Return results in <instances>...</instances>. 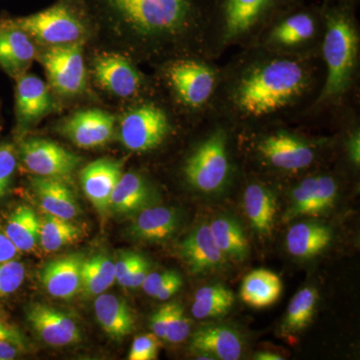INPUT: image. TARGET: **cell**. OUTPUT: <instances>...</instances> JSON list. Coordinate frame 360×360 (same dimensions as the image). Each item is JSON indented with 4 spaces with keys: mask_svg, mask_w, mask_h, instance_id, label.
Returning <instances> with one entry per match:
<instances>
[{
    "mask_svg": "<svg viewBox=\"0 0 360 360\" xmlns=\"http://www.w3.org/2000/svg\"><path fill=\"white\" fill-rule=\"evenodd\" d=\"M323 82L321 58H300L250 46L221 65L214 111L236 129L296 124Z\"/></svg>",
    "mask_w": 360,
    "mask_h": 360,
    "instance_id": "cell-1",
    "label": "cell"
},
{
    "mask_svg": "<svg viewBox=\"0 0 360 360\" xmlns=\"http://www.w3.org/2000/svg\"><path fill=\"white\" fill-rule=\"evenodd\" d=\"M210 1L84 0L94 26L110 32L122 53L151 65L174 56L203 54Z\"/></svg>",
    "mask_w": 360,
    "mask_h": 360,
    "instance_id": "cell-2",
    "label": "cell"
},
{
    "mask_svg": "<svg viewBox=\"0 0 360 360\" xmlns=\"http://www.w3.org/2000/svg\"><path fill=\"white\" fill-rule=\"evenodd\" d=\"M321 6L326 25L321 51L323 82L297 123L335 127L360 110V25L357 6L324 1Z\"/></svg>",
    "mask_w": 360,
    "mask_h": 360,
    "instance_id": "cell-3",
    "label": "cell"
},
{
    "mask_svg": "<svg viewBox=\"0 0 360 360\" xmlns=\"http://www.w3.org/2000/svg\"><path fill=\"white\" fill-rule=\"evenodd\" d=\"M191 136L179 172L189 188L206 194L227 188L238 172L234 149L238 129L217 111L191 125Z\"/></svg>",
    "mask_w": 360,
    "mask_h": 360,
    "instance_id": "cell-4",
    "label": "cell"
},
{
    "mask_svg": "<svg viewBox=\"0 0 360 360\" xmlns=\"http://www.w3.org/2000/svg\"><path fill=\"white\" fill-rule=\"evenodd\" d=\"M293 124L238 130V148L266 172L297 176L319 165L335 136H312Z\"/></svg>",
    "mask_w": 360,
    "mask_h": 360,
    "instance_id": "cell-5",
    "label": "cell"
},
{
    "mask_svg": "<svg viewBox=\"0 0 360 360\" xmlns=\"http://www.w3.org/2000/svg\"><path fill=\"white\" fill-rule=\"evenodd\" d=\"M304 0H212L203 54L219 60L232 49L252 46L274 21Z\"/></svg>",
    "mask_w": 360,
    "mask_h": 360,
    "instance_id": "cell-6",
    "label": "cell"
},
{
    "mask_svg": "<svg viewBox=\"0 0 360 360\" xmlns=\"http://www.w3.org/2000/svg\"><path fill=\"white\" fill-rule=\"evenodd\" d=\"M156 89L193 124L214 111L221 65L203 54L174 56L153 65Z\"/></svg>",
    "mask_w": 360,
    "mask_h": 360,
    "instance_id": "cell-7",
    "label": "cell"
},
{
    "mask_svg": "<svg viewBox=\"0 0 360 360\" xmlns=\"http://www.w3.org/2000/svg\"><path fill=\"white\" fill-rule=\"evenodd\" d=\"M129 104L118 123V134L130 153H155L191 127L156 86Z\"/></svg>",
    "mask_w": 360,
    "mask_h": 360,
    "instance_id": "cell-8",
    "label": "cell"
},
{
    "mask_svg": "<svg viewBox=\"0 0 360 360\" xmlns=\"http://www.w3.org/2000/svg\"><path fill=\"white\" fill-rule=\"evenodd\" d=\"M324 28L321 4L303 2L274 21L252 46L293 58H321Z\"/></svg>",
    "mask_w": 360,
    "mask_h": 360,
    "instance_id": "cell-9",
    "label": "cell"
},
{
    "mask_svg": "<svg viewBox=\"0 0 360 360\" xmlns=\"http://www.w3.org/2000/svg\"><path fill=\"white\" fill-rule=\"evenodd\" d=\"M11 18L45 47L84 44L94 26L84 0H58L39 13Z\"/></svg>",
    "mask_w": 360,
    "mask_h": 360,
    "instance_id": "cell-10",
    "label": "cell"
},
{
    "mask_svg": "<svg viewBox=\"0 0 360 360\" xmlns=\"http://www.w3.org/2000/svg\"><path fill=\"white\" fill-rule=\"evenodd\" d=\"M97 84L122 101H135L155 89L153 77L144 75L136 61L122 52H101L92 60Z\"/></svg>",
    "mask_w": 360,
    "mask_h": 360,
    "instance_id": "cell-11",
    "label": "cell"
},
{
    "mask_svg": "<svg viewBox=\"0 0 360 360\" xmlns=\"http://www.w3.org/2000/svg\"><path fill=\"white\" fill-rule=\"evenodd\" d=\"M84 42L45 47L37 54L51 89L63 97H75L86 90Z\"/></svg>",
    "mask_w": 360,
    "mask_h": 360,
    "instance_id": "cell-12",
    "label": "cell"
},
{
    "mask_svg": "<svg viewBox=\"0 0 360 360\" xmlns=\"http://www.w3.org/2000/svg\"><path fill=\"white\" fill-rule=\"evenodd\" d=\"M16 148L23 167L37 176L70 181L82 161L75 153L49 139H20Z\"/></svg>",
    "mask_w": 360,
    "mask_h": 360,
    "instance_id": "cell-13",
    "label": "cell"
},
{
    "mask_svg": "<svg viewBox=\"0 0 360 360\" xmlns=\"http://www.w3.org/2000/svg\"><path fill=\"white\" fill-rule=\"evenodd\" d=\"M16 136L20 139L28 130L39 124L54 108L49 86L37 75L26 72L15 79Z\"/></svg>",
    "mask_w": 360,
    "mask_h": 360,
    "instance_id": "cell-14",
    "label": "cell"
},
{
    "mask_svg": "<svg viewBox=\"0 0 360 360\" xmlns=\"http://www.w3.org/2000/svg\"><path fill=\"white\" fill-rule=\"evenodd\" d=\"M115 129V116L98 108L77 111L59 127L61 134L77 148L84 149L106 146L112 139Z\"/></svg>",
    "mask_w": 360,
    "mask_h": 360,
    "instance_id": "cell-15",
    "label": "cell"
},
{
    "mask_svg": "<svg viewBox=\"0 0 360 360\" xmlns=\"http://www.w3.org/2000/svg\"><path fill=\"white\" fill-rule=\"evenodd\" d=\"M37 58L34 40L13 22L11 16L0 18V68L18 79Z\"/></svg>",
    "mask_w": 360,
    "mask_h": 360,
    "instance_id": "cell-16",
    "label": "cell"
},
{
    "mask_svg": "<svg viewBox=\"0 0 360 360\" xmlns=\"http://www.w3.org/2000/svg\"><path fill=\"white\" fill-rule=\"evenodd\" d=\"M123 174V161L101 158L89 163L79 174L87 200L104 217L110 212L111 195Z\"/></svg>",
    "mask_w": 360,
    "mask_h": 360,
    "instance_id": "cell-17",
    "label": "cell"
},
{
    "mask_svg": "<svg viewBox=\"0 0 360 360\" xmlns=\"http://www.w3.org/2000/svg\"><path fill=\"white\" fill-rule=\"evenodd\" d=\"M26 319L40 340L52 347H65L82 341L77 322L65 312L42 303H33Z\"/></svg>",
    "mask_w": 360,
    "mask_h": 360,
    "instance_id": "cell-18",
    "label": "cell"
},
{
    "mask_svg": "<svg viewBox=\"0 0 360 360\" xmlns=\"http://www.w3.org/2000/svg\"><path fill=\"white\" fill-rule=\"evenodd\" d=\"M86 257L82 253H72L49 262L40 281L45 290L54 297L70 300L82 290V269Z\"/></svg>",
    "mask_w": 360,
    "mask_h": 360,
    "instance_id": "cell-19",
    "label": "cell"
},
{
    "mask_svg": "<svg viewBox=\"0 0 360 360\" xmlns=\"http://www.w3.org/2000/svg\"><path fill=\"white\" fill-rule=\"evenodd\" d=\"M179 255L193 274H202L221 266L225 255L217 248L210 225L202 224L179 245Z\"/></svg>",
    "mask_w": 360,
    "mask_h": 360,
    "instance_id": "cell-20",
    "label": "cell"
},
{
    "mask_svg": "<svg viewBox=\"0 0 360 360\" xmlns=\"http://www.w3.org/2000/svg\"><path fill=\"white\" fill-rule=\"evenodd\" d=\"M30 186L45 213L72 220L80 214L75 194L68 182L51 177H30Z\"/></svg>",
    "mask_w": 360,
    "mask_h": 360,
    "instance_id": "cell-21",
    "label": "cell"
},
{
    "mask_svg": "<svg viewBox=\"0 0 360 360\" xmlns=\"http://www.w3.org/2000/svg\"><path fill=\"white\" fill-rule=\"evenodd\" d=\"M191 348L198 354L221 360H238L243 354V340L238 331L226 326H203L191 336Z\"/></svg>",
    "mask_w": 360,
    "mask_h": 360,
    "instance_id": "cell-22",
    "label": "cell"
},
{
    "mask_svg": "<svg viewBox=\"0 0 360 360\" xmlns=\"http://www.w3.org/2000/svg\"><path fill=\"white\" fill-rule=\"evenodd\" d=\"M153 198V187L141 172L122 174L111 195L110 212L130 214L148 207Z\"/></svg>",
    "mask_w": 360,
    "mask_h": 360,
    "instance_id": "cell-23",
    "label": "cell"
},
{
    "mask_svg": "<svg viewBox=\"0 0 360 360\" xmlns=\"http://www.w3.org/2000/svg\"><path fill=\"white\" fill-rule=\"evenodd\" d=\"M179 224V214L172 208L146 207L130 225L129 233L139 240L161 243L174 236Z\"/></svg>",
    "mask_w": 360,
    "mask_h": 360,
    "instance_id": "cell-24",
    "label": "cell"
},
{
    "mask_svg": "<svg viewBox=\"0 0 360 360\" xmlns=\"http://www.w3.org/2000/svg\"><path fill=\"white\" fill-rule=\"evenodd\" d=\"M94 311L99 326L110 338L122 340L134 330V316L122 298L112 295H97Z\"/></svg>",
    "mask_w": 360,
    "mask_h": 360,
    "instance_id": "cell-25",
    "label": "cell"
},
{
    "mask_svg": "<svg viewBox=\"0 0 360 360\" xmlns=\"http://www.w3.org/2000/svg\"><path fill=\"white\" fill-rule=\"evenodd\" d=\"M243 202L246 215L253 229L259 233H269L276 213L274 191L260 180H250L243 193Z\"/></svg>",
    "mask_w": 360,
    "mask_h": 360,
    "instance_id": "cell-26",
    "label": "cell"
},
{
    "mask_svg": "<svg viewBox=\"0 0 360 360\" xmlns=\"http://www.w3.org/2000/svg\"><path fill=\"white\" fill-rule=\"evenodd\" d=\"M331 239L333 232L326 225L316 222H300L288 231L286 248L292 257L307 259L326 250Z\"/></svg>",
    "mask_w": 360,
    "mask_h": 360,
    "instance_id": "cell-27",
    "label": "cell"
},
{
    "mask_svg": "<svg viewBox=\"0 0 360 360\" xmlns=\"http://www.w3.org/2000/svg\"><path fill=\"white\" fill-rule=\"evenodd\" d=\"M283 292V283L277 274L266 269L250 272L240 288L243 302L255 309H264L277 302Z\"/></svg>",
    "mask_w": 360,
    "mask_h": 360,
    "instance_id": "cell-28",
    "label": "cell"
},
{
    "mask_svg": "<svg viewBox=\"0 0 360 360\" xmlns=\"http://www.w3.org/2000/svg\"><path fill=\"white\" fill-rule=\"evenodd\" d=\"M2 231L20 251H32L39 243L40 220L27 205H20L7 217Z\"/></svg>",
    "mask_w": 360,
    "mask_h": 360,
    "instance_id": "cell-29",
    "label": "cell"
},
{
    "mask_svg": "<svg viewBox=\"0 0 360 360\" xmlns=\"http://www.w3.org/2000/svg\"><path fill=\"white\" fill-rule=\"evenodd\" d=\"M40 220L39 243L46 252L75 245L84 236V227L71 220L44 213Z\"/></svg>",
    "mask_w": 360,
    "mask_h": 360,
    "instance_id": "cell-30",
    "label": "cell"
},
{
    "mask_svg": "<svg viewBox=\"0 0 360 360\" xmlns=\"http://www.w3.org/2000/svg\"><path fill=\"white\" fill-rule=\"evenodd\" d=\"M212 238L225 257L245 262L250 255V243L245 232L236 220L219 217L210 225Z\"/></svg>",
    "mask_w": 360,
    "mask_h": 360,
    "instance_id": "cell-31",
    "label": "cell"
},
{
    "mask_svg": "<svg viewBox=\"0 0 360 360\" xmlns=\"http://www.w3.org/2000/svg\"><path fill=\"white\" fill-rule=\"evenodd\" d=\"M115 262L105 255H96L85 259L82 269L80 293L92 297L103 293L115 283Z\"/></svg>",
    "mask_w": 360,
    "mask_h": 360,
    "instance_id": "cell-32",
    "label": "cell"
},
{
    "mask_svg": "<svg viewBox=\"0 0 360 360\" xmlns=\"http://www.w3.org/2000/svg\"><path fill=\"white\" fill-rule=\"evenodd\" d=\"M234 303V295L224 285L205 286L196 291L191 312L195 319L224 316Z\"/></svg>",
    "mask_w": 360,
    "mask_h": 360,
    "instance_id": "cell-33",
    "label": "cell"
},
{
    "mask_svg": "<svg viewBox=\"0 0 360 360\" xmlns=\"http://www.w3.org/2000/svg\"><path fill=\"white\" fill-rule=\"evenodd\" d=\"M317 300L319 295L314 288H305L298 291L288 305L283 328L295 333L307 328L314 319Z\"/></svg>",
    "mask_w": 360,
    "mask_h": 360,
    "instance_id": "cell-34",
    "label": "cell"
},
{
    "mask_svg": "<svg viewBox=\"0 0 360 360\" xmlns=\"http://www.w3.org/2000/svg\"><path fill=\"white\" fill-rule=\"evenodd\" d=\"M315 188H316V172H307L291 187V207L288 217L312 215L314 210Z\"/></svg>",
    "mask_w": 360,
    "mask_h": 360,
    "instance_id": "cell-35",
    "label": "cell"
},
{
    "mask_svg": "<svg viewBox=\"0 0 360 360\" xmlns=\"http://www.w3.org/2000/svg\"><path fill=\"white\" fill-rule=\"evenodd\" d=\"M18 165L16 144L11 141L0 142V200L11 191Z\"/></svg>",
    "mask_w": 360,
    "mask_h": 360,
    "instance_id": "cell-36",
    "label": "cell"
},
{
    "mask_svg": "<svg viewBox=\"0 0 360 360\" xmlns=\"http://www.w3.org/2000/svg\"><path fill=\"white\" fill-rule=\"evenodd\" d=\"M191 333V321L184 314V307L177 302L168 303L165 338L167 342L179 343Z\"/></svg>",
    "mask_w": 360,
    "mask_h": 360,
    "instance_id": "cell-37",
    "label": "cell"
},
{
    "mask_svg": "<svg viewBox=\"0 0 360 360\" xmlns=\"http://www.w3.org/2000/svg\"><path fill=\"white\" fill-rule=\"evenodd\" d=\"M25 267L15 259L0 262V297L15 292L22 285Z\"/></svg>",
    "mask_w": 360,
    "mask_h": 360,
    "instance_id": "cell-38",
    "label": "cell"
},
{
    "mask_svg": "<svg viewBox=\"0 0 360 360\" xmlns=\"http://www.w3.org/2000/svg\"><path fill=\"white\" fill-rule=\"evenodd\" d=\"M161 347L160 338L153 335L139 336L130 348L129 360H155Z\"/></svg>",
    "mask_w": 360,
    "mask_h": 360,
    "instance_id": "cell-39",
    "label": "cell"
},
{
    "mask_svg": "<svg viewBox=\"0 0 360 360\" xmlns=\"http://www.w3.org/2000/svg\"><path fill=\"white\" fill-rule=\"evenodd\" d=\"M142 255L134 251H123L115 262V281L120 285H124L129 278L135 264L139 262Z\"/></svg>",
    "mask_w": 360,
    "mask_h": 360,
    "instance_id": "cell-40",
    "label": "cell"
},
{
    "mask_svg": "<svg viewBox=\"0 0 360 360\" xmlns=\"http://www.w3.org/2000/svg\"><path fill=\"white\" fill-rule=\"evenodd\" d=\"M174 272L169 270V271L148 274L141 284V288H143L144 292L151 296V297L155 298V296L162 290L163 286L165 285V283H167L168 279L172 277Z\"/></svg>",
    "mask_w": 360,
    "mask_h": 360,
    "instance_id": "cell-41",
    "label": "cell"
},
{
    "mask_svg": "<svg viewBox=\"0 0 360 360\" xmlns=\"http://www.w3.org/2000/svg\"><path fill=\"white\" fill-rule=\"evenodd\" d=\"M150 270V264L146 257L142 255L139 258L137 264H135L134 269H132L131 274L127 281H125L123 288H141L142 283H143L146 277L148 276Z\"/></svg>",
    "mask_w": 360,
    "mask_h": 360,
    "instance_id": "cell-42",
    "label": "cell"
},
{
    "mask_svg": "<svg viewBox=\"0 0 360 360\" xmlns=\"http://www.w3.org/2000/svg\"><path fill=\"white\" fill-rule=\"evenodd\" d=\"M0 341L13 343L21 349L25 350L26 340L20 329L0 321Z\"/></svg>",
    "mask_w": 360,
    "mask_h": 360,
    "instance_id": "cell-43",
    "label": "cell"
},
{
    "mask_svg": "<svg viewBox=\"0 0 360 360\" xmlns=\"http://www.w3.org/2000/svg\"><path fill=\"white\" fill-rule=\"evenodd\" d=\"M168 314V303L160 307L150 319V328L153 335L158 336L160 340H165V328H167Z\"/></svg>",
    "mask_w": 360,
    "mask_h": 360,
    "instance_id": "cell-44",
    "label": "cell"
},
{
    "mask_svg": "<svg viewBox=\"0 0 360 360\" xmlns=\"http://www.w3.org/2000/svg\"><path fill=\"white\" fill-rule=\"evenodd\" d=\"M182 283H184V281H182L181 276H180L177 272L174 271L172 277L168 279L167 283H165V285L163 286L162 290L155 296L156 300H169V298H172V296L179 292V290L181 288Z\"/></svg>",
    "mask_w": 360,
    "mask_h": 360,
    "instance_id": "cell-45",
    "label": "cell"
},
{
    "mask_svg": "<svg viewBox=\"0 0 360 360\" xmlns=\"http://www.w3.org/2000/svg\"><path fill=\"white\" fill-rule=\"evenodd\" d=\"M20 255V250L13 245L4 232L0 231V262L15 259Z\"/></svg>",
    "mask_w": 360,
    "mask_h": 360,
    "instance_id": "cell-46",
    "label": "cell"
},
{
    "mask_svg": "<svg viewBox=\"0 0 360 360\" xmlns=\"http://www.w3.org/2000/svg\"><path fill=\"white\" fill-rule=\"evenodd\" d=\"M23 349L7 341H0V360H11L21 354Z\"/></svg>",
    "mask_w": 360,
    "mask_h": 360,
    "instance_id": "cell-47",
    "label": "cell"
},
{
    "mask_svg": "<svg viewBox=\"0 0 360 360\" xmlns=\"http://www.w3.org/2000/svg\"><path fill=\"white\" fill-rule=\"evenodd\" d=\"M255 359L258 360H283V357L279 356L272 352H259V354H255Z\"/></svg>",
    "mask_w": 360,
    "mask_h": 360,
    "instance_id": "cell-48",
    "label": "cell"
},
{
    "mask_svg": "<svg viewBox=\"0 0 360 360\" xmlns=\"http://www.w3.org/2000/svg\"><path fill=\"white\" fill-rule=\"evenodd\" d=\"M324 2H331V4H349V6H359V0H322Z\"/></svg>",
    "mask_w": 360,
    "mask_h": 360,
    "instance_id": "cell-49",
    "label": "cell"
},
{
    "mask_svg": "<svg viewBox=\"0 0 360 360\" xmlns=\"http://www.w3.org/2000/svg\"><path fill=\"white\" fill-rule=\"evenodd\" d=\"M1 317H2V314H1V310H0V321H1Z\"/></svg>",
    "mask_w": 360,
    "mask_h": 360,
    "instance_id": "cell-50",
    "label": "cell"
},
{
    "mask_svg": "<svg viewBox=\"0 0 360 360\" xmlns=\"http://www.w3.org/2000/svg\"><path fill=\"white\" fill-rule=\"evenodd\" d=\"M2 130V127H1V124H0V131H1Z\"/></svg>",
    "mask_w": 360,
    "mask_h": 360,
    "instance_id": "cell-51",
    "label": "cell"
}]
</instances>
